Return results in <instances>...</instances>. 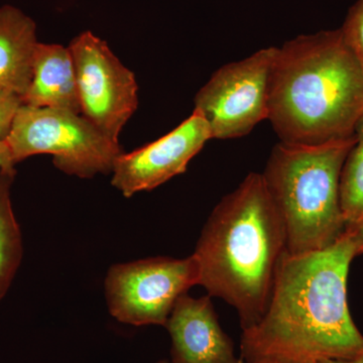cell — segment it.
Here are the masks:
<instances>
[{
    "mask_svg": "<svg viewBox=\"0 0 363 363\" xmlns=\"http://www.w3.org/2000/svg\"><path fill=\"white\" fill-rule=\"evenodd\" d=\"M357 257L347 230L319 252H286L264 314L241 333L242 362L316 363L360 350L363 335L347 298L348 274Z\"/></svg>",
    "mask_w": 363,
    "mask_h": 363,
    "instance_id": "obj_1",
    "label": "cell"
},
{
    "mask_svg": "<svg viewBox=\"0 0 363 363\" xmlns=\"http://www.w3.org/2000/svg\"><path fill=\"white\" fill-rule=\"evenodd\" d=\"M363 116V63L340 28L277 48L269 116L281 142L320 145L354 135Z\"/></svg>",
    "mask_w": 363,
    "mask_h": 363,
    "instance_id": "obj_2",
    "label": "cell"
},
{
    "mask_svg": "<svg viewBox=\"0 0 363 363\" xmlns=\"http://www.w3.org/2000/svg\"><path fill=\"white\" fill-rule=\"evenodd\" d=\"M286 252L283 218L262 174L250 173L214 208L192 255L199 286L234 308L245 330L264 314Z\"/></svg>",
    "mask_w": 363,
    "mask_h": 363,
    "instance_id": "obj_3",
    "label": "cell"
},
{
    "mask_svg": "<svg viewBox=\"0 0 363 363\" xmlns=\"http://www.w3.org/2000/svg\"><path fill=\"white\" fill-rule=\"evenodd\" d=\"M357 136L320 145H274L262 174L285 223L286 252L303 255L333 245L345 231L339 180Z\"/></svg>",
    "mask_w": 363,
    "mask_h": 363,
    "instance_id": "obj_4",
    "label": "cell"
},
{
    "mask_svg": "<svg viewBox=\"0 0 363 363\" xmlns=\"http://www.w3.org/2000/svg\"><path fill=\"white\" fill-rule=\"evenodd\" d=\"M6 143L16 164L35 155H51L57 169L82 179L112 173L123 152L81 114L23 104Z\"/></svg>",
    "mask_w": 363,
    "mask_h": 363,
    "instance_id": "obj_5",
    "label": "cell"
},
{
    "mask_svg": "<svg viewBox=\"0 0 363 363\" xmlns=\"http://www.w3.org/2000/svg\"><path fill=\"white\" fill-rule=\"evenodd\" d=\"M199 285L193 255L156 257L117 264L107 272L104 293L112 317L133 326H166L182 296Z\"/></svg>",
    "mask_w": 363,
    "mask_h": 363,
    "instance_id": "obj_6",
    "label": "cell"
},
{
    "mask_svg": "<svg viewBox=\"0 0 363 363\" xmlns=\"http://www.w3.org/2000/svg\"><path fill=\"white\" fill-rule=\"evenodd\" d=\"M277 47L218 69L196 94L194 109L204 117L212 138L248 135L269 116V78Z\"/></svg>",
    "mask_w": 363,
    "mask_h": 363,
    "instance_id": "obj_7",
    "label": "cell"
},
{
    "mask_svg": "<svg viewBox=\"0 0 363 363\" xmlns=\"http://www.w3.org/2000/svg\"><path fill=\"white\" fill-rule=\"evenodd\" d=\"M68 48L75 64L81 116L119 143L123 126L138 106L135 74L116 58L106 42L91 32L74 38Z\"/></svg>",
    "mask_w": 363,
    "mask_h": 363,
    "instance_id": "obj_8",
    "label": "cell"
},
{
    "mask_svg": "<svg viewBox=\"0 0 363 363\" xmlns=\"http://www.w3.org/2000/svg\"><path fill=\"white\" fill-rule=\"evenodd\" d=\"M211 138L207 121L194 109L168 135L117 157L111 173L112 186L126 198L154 190L185 173L191 160Z\"/></svg>",
    "mask_w": 363,
    "mask_h": 363,
    "instance_id": "obj_9",
    "label": "cell"
},
{
    "mask_svg": "<svg viewBox=\"0 0 363 363\" xmlns=\"http://www.w3.org/2000/svg\"><path fill=\"white\" fill-rule=\"evenodd\" d=\"M164 327L171 337L172 363H243L210 296H182Z\"/></svg>",
    "mask_w": 363,
    "mask_h": 363,
    "instance_id": "obj_10",
    "label": "cell"
},
{
    "mask_svg": "<svg viewBox=\"0 0 363 363\" xmlns=\"http://www.w3.org/2000/svg\"><path fill=\"white\" fill-rule=\"evenodd\" d=\"M21 101L28 106L81 114L75 64L69 48L38 44L32 82Z\"/></svg>",
    "mask_w": 363,
    "mask_h": 363,
    "instance_id": "obj_11",
    "label": "cell"
},
{
    "mask_svg": "<svg viewBox=\"0 0 363 363\" xmlns=\"http://www.w3.org/2000/svg\"><path fill=\"white\" fill-rule=\"evenodd\" d=\"M37 26L21 9L0 7V87L23 97L33 78Z\"/></svg>",
    "mask_w": 363,
    "mask_h": 363,
    "instance_id": "obj_12",
    "label": "cell"
},
{
    "mask_svg": "<svg viewBox=\"0 0 363 363\" xmlns=\"http://www.w3.org/2000/svg\"><path fill=\"white\" fill-rule=\"evenodd\" d=\"M14 177L16 172L0 169V301L9 292L23 257V234L11 197Z\"/></svg>",
    "mask_w": 363,
    "mask_h": 363,
    "instance_id": "obj_13",
    "label": "cell"
},
{
    "mask_svg": "<svg viewBox=\"0 0 363 363\" xmlns=\"http://www.w3.org/2000/svg\"><path fill=\"white\" fill-rule=\"evenodd\" d=\"M354 145L341 169L339 202L346 229L363 223V116L355 128Z\"/></svg>",
    "mask_w": 363,
    "mask_h": 363,
    "instance_id": "obj_14",
    "label": "cell"
},
{
    "mask_svg": "<svg viewBox=\"0 0 363 363\" xmlns=\"http://www.w3.org/2000/svg\"><path fill=\"white\" fill-rule=\"evenodd\" d=\"M340 30L344 39L363 63V0H357L350 7Z\"/></svg>",
    "mask_w": 363,
    "mask_h": 363,
    "instance_id": "obj_15",
    "label": "cell"
},
{
    "mask_svg": "<svg viewBox=\"0 0 363 363\" xmlns=\"http://www.w3.org/2000/svg\"><path fill=\"white\" fill-rule=\"evenodd\" d=\"M21 105L20 95L0 87V140H6Z\"/></svg>",
    "mask_w": 363,
    "mask_h": 363,
    "instance_id": "obj_16",
    "label": "cell"
},
{
    "mask_svg": "<svg viewBox=\"0 0 363 363\" xmlns=\"http://www.w3.org/2000/svg\"><path fill=\"white\" fill-rule=\"evenodd\" d=\"M0 169L6 172H16V164L6 140H0Z\"/></svg>",
    "mask_w": 363,
    "mask_h": 363,
    "instance_id": "obj_17",
    "label": "cell"
},
{
    "mask_svg": "<svg viewBox=\"0 0 363 363\" xmlns=\"http://www.w3.org/2000/svg\"><path fill=\"white\" fill-rule=\"evenodd\" d=\"M316 363H363V346L360 350L340 357L326 358Z\"/></svg>",
    "mask_w": 363,
    "mask_h": 363,
    "instance_id": "obj_18",
    "label": "cell"
},
{
    "mask_svg": "<svg viewBox=\"0 0 363 363\" xmlns=\"http://www.w3.org/2000/svg\"><path fill=\"white\" fill-rule=\"evenodd\" d=\"M350 231L354 240L355 247H357V257L363 253V223L362 225L355 227V228L346 229Z\"/></svg>",
    "mask_w": 363,
    "mask_h": 363,
    "instance_id": "obj_19",
    "label": "cell"
},
{
    "mask_svg": "<svg viewBox=\"0 0 363 363\" xmlns=\"http://www.w3.org/2000/svg\"><path fill=\"white\" fill-rule=\"evenodd\" d=\"M156 363H172V362H169V360L162 359V360H159V362H157Z\"/></svg>",
    "mask_w": 363,
    "mask_h": 363,
    "instance_id": "obj_20",
    "label": "cell"
},
{
    "mask_svg": "<svg viewBox=\"0 0 363 363\" xmlns=\"http://www.w3.org/2000/svg\"><path fill=\"white\" fill-rule=\"evenodd\" d=\"M243 363H245V362H243ZM250 363H272V362H250Z\"/></svg>",
    "mask_w": 363,
    "mask_h": 363,
    "instance_id": "obj_21",
    "label": "cell"
}]
</instances>
